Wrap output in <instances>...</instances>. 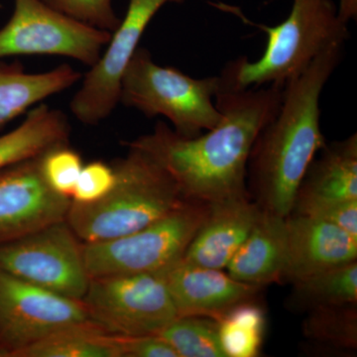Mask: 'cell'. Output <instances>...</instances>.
<instances>
[{"label": "cell", "instance_id": "6da1fadb", "mask_svg": "<svg viewBox=\"0 0 357 357\" xmlns=\"http://www.w3.org/2000/svg\"><path fill=\"white\" fill-rule=\"evenodd\" d=\"M285 84L218 89L222 119L215 128L183 137L164 122L128 146L148 155L167 173L187 201L215 204L248 196L246 177L258 134L280 109Z\"/></svg>", "mask_w": 357, "mask_h": 357}, {"label": "cell", "instance_id": "7a4b0ae2", "mask_svg": "<svg viewBox=\"0 0 357 357\" xmlns=\"http://www.w3.org/2000/svg\"><path fill=\"white\" fill-rule=\"evenodd\" d=\"M344 47L326 49L285 84L280 109L256 138L248 174L262 211L282 218L292 213L305 174L326 145L319 100L340 65Z\"/></svg>", "mask_w": 357, "mask_h": 357}, {"label": "cell", "instance_id": "3957f363", "mask_svg": "<svg viewBox=\"0 0 357 357\" xmlns=\"http://www.w3.org/2000/svg\"><path fill=\"white\" fill-rule=\"evenodd\" d=\"M236 14L246 24L266 33V48L261 58L230 61L220 77V89L241 91L268 84H285L306 70L317 56L349 39L347 24L338 14L333 0H293L290 14L274 27L248 20L238 8L218 4Z\"/></svg>", "mask_w": 357, "mask_h": 357}, {"label": "cell", "instance_id": "277c9868", "mask_svg": "<svg viewBox=\"0 0 357 357\" xmlns=\"http://www.w3.org/2000/svg\"><path fill=\"white\" fill-rule=\"evenodd\" d=\"M128 147V155L112 165L115 183L105 198L91 204H70L66 220L83 243L133 234L187 202L158 164Z\"/></svg>", "mask_w": 357, "mask_h": 357}, {"label": "cell", "instance_id": "5b68a950", "mask_svg": "<svg viewBox=\"0 0 357 357\" xmlns=\"http://www.w3.org/2000/svg\"><path fill=\"white\" fill-rule=\"evenodd\" d=\"M220 77L194 79L173 67L155 63L138 47L121 77L119 103L148 117L165 116L183 137L199 136L222 121L215 96Z\"/></svg>", "mask_w": 357, "mask_h": 357}, {"label": "cell", "instance_id": "8992f818", "mask_svg": "<svg viewBox=\"0 0 357 357\" xmlns=\"http://www.w3.org/2000/svg\"><path fill=\"white\" fill-rule=\"evenodd\" d=\"M208 211V204L187 201L133 234L102 243H84L89 279L165 271L184 257Z\"/></svg>", "mask_w": 357, "mask_h": 357}, {"label": "cell", "instance_id": "52a82bcc", "mask_svg": "<svg viewBox=\"0 0 357 357\" xmlns=\"http://www.w3.org/2000/svg\"><path fill=\"white\" fill-rule=\"evenodd\" d=\"M82 300L98 325L128 337L158 335L178 317L163 272L91 278Z\"/></svg>", "mask_w": 357, "mask_h": 357}, {"label": "cell", "instance_id": "ba28073f", "mask_svg": "<svg viewBox=\"0 0 357 357\" xmlns=\"http://www.w3.org/2000/svg\"><path fill=\"white\" fill-rule=\"evenodd\" d=\"M112 33L59 13L41 0H14L10 20L0 29V59L63 56L93 67Z\"/></svg>", "mask_w": 357, "mask_h": 357}, {"label": "cell", "instance_id": "9c48e42d", "mask_svg": "<svg viewBox=\"0 0 357 357\" xmlns=\"http://www.w3.org/2000/svg\"><path fill=\"white\" fill-rule=\"evenodd\" d=\"M0 270L77 300L83 299L89 284L84 243L67 220L0 246Z\"/></svg>", "mask_w": 357, "mask_h": 357}, {"label": "cell", "instance_id": "30bf717a", "mask_svg": "<svg viewBox=\"0 0 357 357\" xmlns=\"http://www.w3.org/2000/svg\"><path fill=\"white\" fill-rule=\"evenodd\" d=\"M93 321L83 300L52 292L0 270V357H13L53 333Z\"/></svg>", "mask_w": 357, "mask_h": 357}, {"label": "cell", "instance_id": "8fae6325", "mask_svg": "<svg viewBox=\"0 0 357 357\" xmlns=\"http://www.w3.org/2000/svg\"><path fill=\"white\" fill-rule=\"evenodd\" d=\"M185 1L128 0L126 16L112 32L105 53L82 77L81 88L70 100V112L77 121L95 126L114 112L119 103L121 77L150 21L165 4Z\"/></svg>", "mask_w": 357, "mask_h": 357}, {"label": "cell", "instance_id": "7c38bea8", "mask_svg": "<svg viewBox=\"0 0 357 357\" xmlns=\"http://www.w3.org/2000/svg\"><path fill=\"white\" fill-rule=\"evenodd\" d=\"M41 156L0 171V246L67 220L72 199L47 184Z\"/></svg>", "mask_w": 357, "mask_h": 357}, {"label": "cell", "instance_id": "4fadbf2b", "mask_svg": "<svg viewBox=\"0 0 357 357\" xmlns=\"http://www.w3.org/2000/svg\"><path fill=\"white\" fill-rule=\"evenodd\" d=\"M287 255L283 279L296 283L356 261L357 238L332 223L291 213L286 218Z\"/></svg>", "mask_w": 357, "mask_h": 357}, {"label": "cell", "instance_id": "5bb4252c", "mask_svg": "<svg viewBox=\"0 0 357 357\" xmlns=\"http://www.w3.org/2000/svg\"><path fill=\"white\" fill-rule=\"evenodd\" d=\"M178 317L218 319L244 301L255 299L261 288L231 278L222 269L181 259L163 271Z\"/></svg>", "mask_w": 357, "mask_h": 357}, {"label": "cell", "instance_id": "9a60e30c", "mask_svg": "<svg viewBox=\"0 0 357 357\" xmlns=\"http://www.w3.org/2000/svg\"><path fill=\"white\" fill-rule=\"evenodd\" d=\"M261 208L248 196L210 204L208 217L201 225L183 259L199 266L225 269L244 243Z\"/></svg>", "mask_w": 357, "mask_h": 357}, {"label": "cell", "instance_id": "2e32d148", "mask_svg": "<svg viewBox=\"0 0 357 357\" xmlns=\"http://www.w3.org/2000/svg\"><path fill=\"white\" fill-rule=\"evenodd\" d=\"M287 255L286 218L262 211L225 269L231 278L263 288L281 281Z\"/></svg>", "mask_w": 357, "mask_h": 357}, {"label": "cell", "instance_id": "e0dca14e", "mask_svg": "<svg viewBox=\"0 0 357 357\" xmlns=\"http://www.w3.org/2000/svg\"><path fill=\"white\" fill-rule=\"evenodd\" d=\"M321 151L307 168L296 199H357L356 134L326 144Z\"/></svg>", "mask_w": 357, "mask_h": 357}, {"label": "cell", "instance_id": "ac0fdd59", "mask_svg": "<svg viewBox=\"0 0 357 357\" xmlns=\"http://www.w3.org/2000/svg\"><path fill=\"white\" fill-rule=\"evenodd\" d=\"M82 77L79 70L66 64L39 74L25 73L20 64L0 68V128Z\"/></svg>", "mask_w": 357, "mask_h": 357}, {"label": "cell", "instance_id": "d6986e66", "mask_svg": "<svg viewBox=\"0 0 357 357\" xmlns=\"http://www.w3.org/2000/svg\"><path fill=\"white\" fill-rule=\"evenodd\" d=\"M70 126L61 110L40 105L13 130L0 135V171L41 156L52 148L69 144Z\"/></svg>", "mask_w": 357, "mask_h": 357}, {"label": "cell", "instance_id": "ffe728a7", "mask_svg": "<svg viewBox=\"0 0 357 357\" xmlns=\"http://www.w3.org/2000/svg\"><path fill=\"white\" fill-rule=\"evenodd\" d=\"M121 340L93 321L53 333L13 357H122Z\"/></svg>", "mask_w": 357, "mask_h": 357}, {"label": "cell", "instance_id": "44dd1931", "mask_svg": "<svg viewBox=\"0 0 357 357\" xmlns=\"http://www.w3.org/2000/svg\"><path fill=\"white\" fill-rule=\"evenodd\" d=\"M290 306L303 311L357 303V263L326 270L296 282Z\"/></svg>", "mask_w": 357, "mask_h": 357}, {"label": "cell", "instance_id": "7402d4cb", "mask_svg": "<svg viewBox=\"0 0 357 357\" xmlns=\"http://www.w3.org/2000/svg\"><path fill=\"white\" fill-rule=\"evenodd\" d=\"M227 357H256L266 331V312L255 299L239 303L215 319Z\"/></svg>", "mask_w": 357, "mask_h": 357}, {"label": "cell", "instance_id": "603a6c76", "mask_svg": "<svg viewBox=\"0 0 357 357\" xmlns=\"http://www.w3.org/2000/svg\"><path fill=\"white\" fill-rule=\"evenodd\" d=\"M157 335L172 347L178 357H227L217 321L208 317H177Z\"/></svg>", "mask_w": 357, "mask_h": 357}, {"label": "cell", "instance_id": "cb8c5ba5", "mask_svg": "<svg viewBox=\"0 0 357 357\" xmlns=\"http://www.w3.org/2000/svg\"><path fill=\"white\" fill-rule=\"evenodd\" d=\"M304 333L307 337L342 349L357 345L356 304L317 307L309 311L305 319Z\"/></svg>", "mask_w": 357, "mask_h": 357}, {"label": "cell", "instance_id": "d4e9b609", "mask_svg": "<svg viewBox=\"0 0 357 357\" xmlns=\"http://www.w3.org/2000/svg\"><path fill=\"white\" fill-rule=\"evenodd\" d=\"M45 181L54 192L72 199L77 178L83 168L81 155L69 144L60 145L45 152L40 159Z\"/></svg>", "mask_w": 357, "mask_h": 357}, {"label": "cell", "instance_id": "484cf974", "mask_svg": "<svg viewBox=\"0 0 357 357\" xmlns=\"http://www.w3.org/2000/svg\"><path fill=\"white\" fill-rule=\"evenodd\" d=\"M70 17L110 33L121 23L114 0H41Z\"/></svg>", "mask_w": 357, "mask_h": 357}, {"label": "cell", "instance_id": "4316f807", "mask_svg": "<svg viewBox=\"0 0 357 357\" xmlns=\"http://www.w3.org/2000/svg\"><path fill=\"white\" fill-rule=\"evenodd\" d=\"M292 213L332 223L357 238V199L326 201L296 199Z\"/></svg>", "mask_w": 357, "mask_h": 357}, {"label": "cell", "instance_id": "83f0119b", "mask_svg": "<svg viewBox=\"0 0 357 357\" xmlns=\"http://www.w3.org/2000/svg\"><path fill=\"white\" fill-rule=\"evenodd\" d=\"M115 183V172L112 165L102 161H93L84 165L77 178L72 202L91 204L107 196Z\"/></svg>", "mask_w": 357, "mask_h": 357}, {"label": "cell", "instance_id": "f1b7e54d", "mask_svg": "<svg viewBox=\"0 0 357 357\" xmlns=\"http://www.w3.org/2000/svg\"><path fill=\"white\" fill-rule=\"evenodd\" d=\"M122 357H178L163 338L157 335H122Z\"/></svg>", "mask_w": 357, "mask_h": 357}, {"label": "cell", "instance_id": "f546056e", "mask_svg": "<svg viewBox=\"0 0 357 357\" xmlns=\"http://www.w3.org/2000/svg\"><path fill=\"white\" fill-rule=\"evenodd\" d=\"M338 14L344 22L356 20L357 17V0H340Z\"/></svg>", "mask_w": 357, "mask_h": 357}]
</instances>
